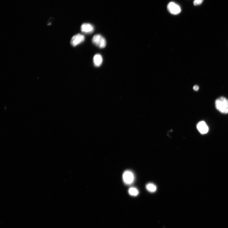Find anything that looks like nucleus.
<instances>
[{"label":"nucleus","instance_id":"39448f33","mask_svg":"<svg viewBox=\"0 0 228 228\" xmlns=\"http://www.w3.org/2000/svg\"><path fill=\"white\" fill-rule=\"evenodd\" d=\"M85 38L83 35L80 34H77L73 36L71 40V43L72 46H76L83 42Z\"/></svg>","mask_w":228,"mask_h":228},{"label":"nucleus","instance_id":"f257e3e1","mask_svg":"<svg viewBox=\"0 0 228 228\" xmlns=\"http://www.w3.org/2000/svg\"><path fill=\"white\" fill-rule=\"evenodd\" d=\"M215 107L218 111L223 114L228 113V100L224 97L219 98L215 102Z\"/></svg>","mask_w":228,"mask_h":228},{"label":"nucleus","instance_id":"0eeeda50","mask_svg":"<svg viewBox=\"0 0 228 228\" xmlns=\"http://www.w3.org/2000/svg\"><path fill=\"white\" fill-rule=\"evenodd\" d=\"M94 27L90 24H83L81 27V31L85 33H91L94 31Z\"/></svg>","mask_w":228,"mask_h":228},{"label":"nucleus","instance_id":"423d86ee","mask_svg":"<svg viewBox=\"0 0 228 228\" xmlns=\"http://www.w3.org/2000/svg\"><path fill=\"white\" fill-rule=\"evenodd\" d=\"M197 128L199 132L202 134L207 133L209 131L208 126L205 122L203 121L199 122L197 124Z\"/></svg>","mask_w":228,"mask_h":228},{"label":"nucleus","instance_id":"6e6552de","mask_svg":"<svg viewBox=\"0 0 228 228\" xmlns=\"http://www.w3.org/2000/svg\"><path fill=\"white\" fill-rule=\"evenodd\" d=\"M93 63L96 67H100L103 62L102 56L100 54H96L93 58Z\"/></svg>","mask_w":228,"mask_h":228},{"label":"nucleus","instance_id":"9b49d317","mask_svg":"<svg viewBox=\"0 0 228 228\" xmlns=\"http://www.w3.org/2000/svg\"><path fill=\"white\" fill-rule=\"evenodd\" d=\"M203 0H194L193 4L195 6L200 5L202 3Z\"/></svg>","mask_w":228,"mask_h":228},{"label":"nucleus","instance_id":"1a4fd4ad","mask_svg":"<svg viewBox=\"0 0 228 228\" xmlns=\"http://www.w3.org/2000/svg\"><path fill=\"white\" fill-rule=\"evenodd\" d=\"M146 188L149 192L151 193L156 192L157 190L156 186L152 183H148L146 185Z\"/></svg>","mask_w":228,"mask_h":228},{"label":"nucleus","instance_id":"20e7f679","mask_svg":"<svg viewBox=\"0 0 228 228\" xmlns=\"http://www.w3.org/2000/svg\"><path fill=\"white\" fill-rule=\"evenodd\" d=\"M123 178L125 184L131 185L134 180V175L131 171L127 170L123 174Z\"/></svg>","mask_w":228,"mask_h":228},{"label":"nucleus","instance_id":"7ed1b4c3","mask_svg":"<svg viewBox=\"0 0 228 228\" xmlns=\"http://www.w3.org/2000/svg\"><path fill=\"white\" fill-rule=\"evenodd\" d=\"M167 9L169 13L173 15H177L181 11L180 7L173 2H170L168 4Z\"/></svg>","mask_w":228,"mask_h":228},{"label":"nucleus","instance_id":"9d476101","mask_svg":"<svg viewBox=\"0 0 228 228\" xmlns=\"http://www.w3.org/2000/svg\"><path fill=\"white\" fill-rule=\"evenodd\" d=\"M128 192L130 195L134 197L137 196L139 193L138 190L134 187H132L130 188L128 190Z\"/></svg>","mask_w":228,"mask_h":228},{"label":"nucleus","instance_id":"f03ea898","mask_svg":"<svg viewBox=\"0 0 228 228\" xmlns=\"http://www.w3.org/2000/svg\"><path fill=\"white\" fill-rule=\"evenodd\" d=\"M92 42L96 46L100 48H104L106 45V41L103 36L97 34L93 36Z\"/></svg>","mask_w":228,"mask_h":228},{"label":"nucleus","instance_id":"f8f14e48","mask_svg":"<svg viewBox=\"0 0 228 228\" xmlns=\"http://www.w3.org/2000/svg\"><path fill=\"white\" fill-rule=\"evenodd\" d=\"M194 90L195 91H197L199 89V87L197 85H195L193 87Z\"/></svg>","mask_w":228,"mask_h":228}]
</instances>
